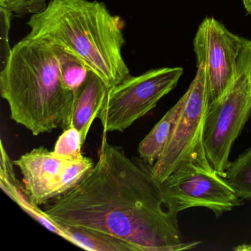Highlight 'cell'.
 <instances>
[{"instance_id":"cell-1","label":"cell","mask_w":251,"mask_h":251,"mask_svg":"<svg viewBox=\"0 0 251 251\" xmlns=\"http://www.w3.org/2000/svg\"><path fill=\"white\" fill-rule=\"evenodd\" d=\"M48 217L70 227L118 238L137 251L192 250L201 242H185L177 214L166 205L152 166L129 158L103 133L98 160L86 177L45 207Z\"/></svg>"},{"instance_id":"cell-2","label":"cell","mask_w":251,"mask_h":251,"mask_svg":"<svg viewBox=\"0 0 251 251\" xmlns=\"http://www.w3.org/2000/svg\"><path fill=\"white\" fill-rule=\"evenodd\" d=\"M0 92L11 120L34 136L71 127L75 93L63 84L50 42L27 36L12 48L0 72Z\"/></svg>"},{"instance_id":"cell-3","label":"cell","mask_w":251,"mask_h":251,"mask_svg":"<svg viewBox=\"0 0 251 251\" xmlns=\"http://www.w3.org/2000/svg\"><path fill=\"white\" fill-rule=\"evenodd\" d=\"M27 36L61 47L81 60L108 89L130 76L122 49L126 41L118 17L104 3L51 0L27 23Z\"/></svg>"},{"instance_id":"cell-4","label":"cell","mask_w":251,"mask_h":251,"mask_svg":"<svg viewBox=\"0 0 251 251\" xmlns=\"http://www.w3.org/2000/svg\"><path fill=\"white\" fill-rule=\"evenodd\" d=\"M251 117V40L245 39L231 83L225 93L209 104L203 143L211 168L224 176L230 151Z\"/></svg>"},{"instance_id":"cell-5","label":"cell","mask_w":251,"mask_h":251,"mask_svg":"<svg viewBox=\"0 0 251 251\" xmlns=\"http://www.w3.org/2000/svg\"><path fill=\"white\" fill-rule=\"evenodd\" d=\"M195 77L185 92L186 100L171 137L161 157L152 166L157 181L162 183L176 171L195 166L213 170L203 143L204 126L208 107L206 69L198 64Z\"/></svg>"},{"instance_id":"cell-6","label":"cell","mask_w":251,"mask_h":251,"mask_svg":"<svg viewBox=\"0 0 251 251\" xmlns=\"http://www.w3.org/2000/svg\"><path fill=\"white\" fill-rule=\"evenodd\" d=\"M183 73L181 67L155 69L108 89L98 117L103 133L123 132L146 115L176 87Z\"/></svg>"},{"instance_id":"cell-7","label":"cell","mask_w":251,"mask_h":251,"mask_svg":"<svg viewBox=\"0 0 251 251\" xmlns=\"http://www.w3.org/2000/svg\"><path fill=\"white\" fill-rule=\"evenodd\" d=\"M13 161L23 175L25 190L37 205H46L70 192L95 166L89 157L67 158L43 147Z\"/></svg>"},{"instance_id":"cell-8","label":"cell","mask_w":251,"mask_h":251,"mask_svg":"<svg viewBox=\"0 0 251 251\" xmlns=\"http://www.w3.org/2000/svg\"><path fill=\"white\" fill-rule=\"evenodd\" d=\"M161 186L167 208L176 214L204 207L220 217L242 203V198L214 170L186 167L171 175Z\"/></svg>"},{"instance_id":"cell-9","label":"cell","mask_w":251,"mask_h":251,"mask_svg":"<svg viewBox=\"0 0 251 251\" xmlns=\"http://www.w3.org/2000/svg\"><path fill=\"white\" fill-rule=\"evenodd\" d=\"M245 38L233 34L213 17L201 23L193 41L197 65L206 69L208 105L215 102L231 83Z\"/></svg>"},{"instance_id":"cell-10","label":"cell","mask_w":251,"mask_h":251,"mask_svg":"<svg viewBox=\"0 0 251 251\" xmlns=\"http://www.w3.org/2000/svg\"><path fill=\"white\" fill-rule=\"evenodd\" d=\"M14 161H11L8 152L1 143V167H0V184L4 192L15 201L32 218L44 227L64 239H67V231L63 225L57 223L48 217L45 211L33 202L25 190L24 184L17 179L14 170Z\"/></svg>"},{"instance_id":"cell-11","label":"cell","mask_w":251,"mask_h":251,"mask_svg":"<svg viewBox=\"0 0 251 251\" xmlns=\"http://www.w3.org/2000/svg\"><path fill=\"white\" fill-rule=\"evenodd\" d=\"M108 89L103 80L90 71L84 83L76 92L71 126L80 132L83 143L94 120L98 117Z\"/></svg>"},{"instance_id":"cell-12","label":"cell","mask_w":251,"mask_h":251,"mask_svg":"<svg viewBox=\"0 0 251 251\" xmlns=\"http://www.w3.org/2000/svg\"><path fill=\"white\" fill-rule=\"evenodd\" d=\"M185 100L184 94L139 144V157L151 165H154L165 149L183 109Z\"/></svg>"},{"instance_id":"cell-13","label":"cell","mask_w":251,"mask_h":251,"mask_svg":"<svg viewBox=\"0 0 251 251\" xmlns=\"http://www.w3.org/2000/svg\"><path fill=\"white\" fill-rule=\"evenodd\" d=\"M64 227L67 230L66 240L87 251H137L127 242L110 235L80 227Z\"/></svg>"},{"instance_id":"cell-14","label":"cell","mask_w":251,"mask_h":251,"mask_svg":"<svg viewBox=\"0 0 251 251\" xmlns=\"http://www.w3.org/2000/svg\"><path fill=\"white\" fill-rule=\"evenodd\" d=\"M52 46L58 60L63 84L67 89L76 93L87 78L91 70L74 54L57 45Z\"/></svg>"},{"instance_id":"cell-15","label":"cell","mask_w":251,"mask_h":251,"mask_svg":"<svg viewBox=\"0 0 251 251\" xmlns=\"http://www.w3.org/2000/svg\"><path fill=\"white\" fill-rule=\"evenodd\" d=\"M223 177L239 198L251 199V146L230 163Z\"/></svg>"},{"instance_id":"cell-16","label":"cell","mask_w":251,"mask_h":251,"mask_svg":"<svg viewBox=\"0 0 251 251\" xmlns=\"http://www.w3.org/2000/svg\"><path fill=\"white\" fill-rule=\"evenodd\" d=\"M83 144L80 132L71 126L58 137L53 152L67 158H77L83 155L81 148Z\"/></svg>"},{"instance_id":"cell-17","label":"cell","mask_w":251,"mask_h":251,"mask_svg":"<svg viewBox=\"0 0 251 251\" xmlns=\"http://www.w3.org/2000/svg\"><path fill=\"white\" fill-rule=\"evenodd\" d=\"M13 14L4 7L0 6V23H1V36H0V61L1 70L5 67L11 55L12 49L9 45V31L11 29V17Z\"/></svg>"},{"instance_id":"cell-18","label":"cell","mask_w":251,"mask_h":251,"mask_svg":"<svg viewBox=\"0 0 251 251\" xmlns=\"http://www.w3.org/2000/svg\"><path fill=\"white\" fill-rule=\"evenodd\" d=\"M46 0H0V6L9 10L13 14H36L46 8Z\"/></svg>"},{"instance_id":"cell-19","label":"cell","mask_w":251,"mask_h":251,"mask_svg":"<svg viewBox=\"0 0 251 251\" xmlns=\"http://www.w3.org/2000/svg\"><path fill=\"white\" fill-rule=\"evenodd\" d=\"M233 250L235 251H251V243L237 245Z\"/></svg>"},{"instance_id":"cell-20","label":"cell","mask_w":251,"mask_h":251,"mask_svg":"<svg viewBox=\"0 0 251 251\" xmlns=\"http://www.w3.org/2000/svg\"><path fill=\"white\" fill-rule=\"evenodd\" d=\"M247 14L251 16V0H242Z\"/></svg>"}]
</instances>
